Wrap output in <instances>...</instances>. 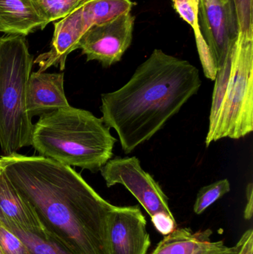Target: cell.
<instances>
[{
	"label": "cell",
	"instance_id": "8fae6325",
	"mask_svg": "<svg viewBox=\"0 0 253 254\" xmlns=\"http://www.w3.org/2000/svg\"><path fill=\"white\" fill-rule=\"evenodd\" d=\"M68 107L62 73L31 72L26 97L27 111L31 117Z\"/></svg>",
	"mask_w": 253,
	"mask_h": 254
},
{
	"label": "cell",
	"instance_id": "7a4b0ae2",
	"mask_svg": "<svg viewBox=\"0 0 253 254\" xmlns=\"http://www.w3.org/2000/svg\"><path fill=\"white\" fill-rule=\"evenodd\" d=\"M201 86L195 65L154 49L126 84L101 95L102 119L117 132L123 152L132 153L178 114Z\"/></svg>",
	"mask_w": 253,
	"mask_h": 254
},
{
	"label": "cell",
	"instance_id": "ffe728a7",
	"mask_svg": "<svg viewBox=\"0 0 253 254\" xmlns=\"http://www.w3.org/2000/svg\"><path fill=\"white\" fill-rule=\"evenodd\" d=\"M173 7L177 13L193 31L200 28L199 25V0H172Z\"/></svg>",
	"mask_w": 253,
	"mask_h": 254
},
{
	"label": "cell",
	"instance_id": "5bb4252c",
	"mask_svg": "<svg viewBox=\"0 0 253 254\" xmlns=\"http://www.w3.org/2000/svg\"><path fill=\"white\" fill-rule=\"evenodd\" d=\"M131 0H86L72 12L80 29L86 33L91 27L131 12Z\"/></svg>",
	"mask_w": 253,
	"mask_h": 254
},
{
	"label": "cell",
	"instance_id": "484cf974",
	"mask_svg": "<svg viewBox=\"0 0 253 254\" xmlns=\"http://www.w3.org/2000/svg\"><path fill=\"white\" fill-rule=\"evenodd\" d=\"M0 254H4V253H3L2 250H1V246H0Z\"/></svg>",
	"mask_w": 253,
	"mask_h": 254
},
{
	"label": "cell",
	"instance_id": "9a60e30c",
	"mask_svg": "<svg viewBox=\"0 0 253 254\" xmlns=\"http://www.w3.org/2000/svg\"><path fill=\"white\" fill-rule=\"evenodd\" d=\"M1 223L22 240L31 254H76L44 228L27 230L13 224Z\"/></svg>",
	"mask_w": 253,
	"mask_h": 254
},
{
	"label": "cell",
	"instance_id": "cb8c5ba5",
	"mask_svg": "<svg viewBox=\"0 0 253 254\" xmlns=\"http://www.w3.org/2000/svg\"><path fill=\"white\" fill-rule=\"evenodd\" d=\"M247 204L245 206L244 217L246 220H251L253 214V184H248L246 189Z\"/></svg>",
	"mask_w": 253,
	"mask_h": 254
},
{
	"label": "cell",
	"instance_id": "30bf717a",
	"mask_svg": "<svg viewBox=\"0 0 253 254\" xmlns=\"http://www.w3.org/2000/svg\"><path fill=\"white\" fill-rule=\"evenodd\" d=\"M211 229L194 232L191 228H175L165 236L150 254H237L239 243L228 247L223 240L212 241Z\"/></svg>",
	"mask_w": 253,
	"mask_h": 254
},
{
	"label": "cell",
	"instance_id": "3957f363",
	"mask_svg": "<svg viewBox=\"0 0 253 254\" xmlns=\"http://www.w3.org/2000/svg\"><path fill=\"white\" fill-rule=\"evenodd\" d=\"M116 142L102 118L71 106L42 115L31 136L41 156L92 173L111 159Z\"/></svg>",
	"mask_w": 253,
	"mask_h": 254
},
{
	"label": "cell",
	"instance_id": "9c48e42d",
	"mask_svg": "<svg viewBox=\"0 0 253 254\" xmlns=\"http://www.w3.org/2000/svg\"><path fill=\"white\" fill-rule=\"evenodd\" d=\"M147 224L138 206H116L108 219L109 254H147L151 245Z\"/></svg>",
	"mask_w": 253,
	"mask_h": 254
},
{
	"label": "cell",
	"instance_id": "8992f818",
	"mask_svg": "<svg viewBox=\"0 0 253 254\" xmlns=\"http://www.w3.org/2000/svg\"><path fill=\"white\" fill-rule=\"evenodd\" d=\"M100 171L108 188L116 185L124 186L150 217L157 213L174 216L169 198L154 178L142 168L137 157H116L107 161Z\"/></svg>",
	"mask_w": 253,
	"mask_h": 254
},
{
	"label": "cell",
	"instance_id": "d6986e66",
	"mask_svg": "<svg viewBox=\"0 0 253 254\" xmlns=\"http://www.w3.org/2000/svg\"><path fill=\"white\" fill-rule=\"evenodd\" d=\"M0 246L4 254H31L22 240L0 222Z\"/></svg>",
	"mask_w": 253,
	"mask_h": 254
},
{
	"label": "cell",
	"instance_id": "ba28073f",
	"mask_svg": "<svg viewBox=\"0 0 253 254\" xmlns=\"http://www.w3.org/2000/svg\"><path fill=\"white\" fill-rule=\"evenodd\" d=\"M199 19L201 31L218 69L239 34L234 0H199Z\"/></svg>",
	"mask_w": 253,
	"mask_h": 254
},
{
	"label": "cell",
	"instance_id": "d4e9b609",
	"mask_svg": "<svg viewBox=\"0 0 253 254\" xmlns=\"http://www.w3.org/2000/svg\"><path fill=\"white\" fill-rule=\"evenodd\" d=\"M2 158H1V157H0V173L2 171Z\"/></svg>",
	"mask_w": 253,
	"mask_h": 254
},
{
	"label": "cell",
	"instance_id": "e0dca14e",
	"mask_svg": "<svg viewBox=\"0 0 253 254\" xmlns=\"http://www.w3.org/2000/svg\"><path fill=\"white\" fill-rule=\"evenodd\" d=\"M231 188L228 179L216 181L207 186L203 187L199 190L194 204V212L201 215L211 205L230 192Z\"/></svg>",
	"mask_w": 253,
	"mask_h": 254
},
{
	"label": "cell",
	"instance_id": "52a82bcc",
	"mask_svg": "<svg viewBox=\"0 0 253 254\" xmlns=\"http://www.w3.org/2000/svg\"><path fill=\"white\" fill-rule=\"evenodd\" d=\"M135 19L129 12L93 25L82 37L78 49L87 61H98L104 67L117 64L132 44Z\"/></svg>",
	"mask_w": 253,
	"mask_h": 254
},
{
	"label": "cell",
	"instance_id": "7402d4cb",
	"mask_svg": "<svg viewBox=\"0 0 253 254\" xmlns=\"http://www.w3.org/2000/svg\"><path fill=\"white\" fill-rule=\"evenodd\" d=\"M152 222L157 231L166 236L176 228V221L174 216L165 213H157L151 217Z\"/></svg>",
	"mask_w": 253,
	"mask_h": 254
},
{
	"label": "cell",
	"instance_id": "603a6c76",
	"mask_svg": "<svg viewBox=\"0 0 253 254\" xmlns=\"http://www.w3.org/2000/svg\"><path fill=\"white\" fill-rule=\"evenodd\" d=\"M239 253L237 254H253V231L249 229L241 237L239 241Z\"/></svg>",
	"mask_w": 253,
	"mask_h": 254
},
{
	"label": "cell",
	"instance_id": "ac0fdd59",
	"mask_svg": "<svg viewBox=\"0 0 253 254\" xmlns=\"http://www.w3.org/2000/svg\"><path fill=\"white\" fill-rule=\"evenodd\" d=\"M194 34L203 74L205 77H207L209 80H215L218 68H217L213 55L202 34L201 28L194 30Z\"/></svg>",
	"mask_w": 253,
	"mask_h": 254
},
{
	"label": "cell",
	"instance_id": "7c38bea8",
	"mask_svg": "<svg viewBox=\"0 0 253 254\" xmlns=\"http://www.w3.org/2000/svg\"><path fill=\"white\" fill-rule=\"evenodd\" d=\"M0 222L27 230L43 229V225L29 203L0 173Z\"/></svg>",
	"mask_w": 253,
	"mask_h": 254
},
{
	"label": "cell",
	"instance_id": "5b68a950",
	"mask_svg": "<svg viewBox=\"0 0 253 254\" xmlns=\"http://www.w3.org/2000/svg\"><path fill=\"white\" fill-rule=\"evenodd\" d=\"M33 64L24 36L0 37V147L4 155L31 146L34 125L26 97Z\"/></svg>",
	"mask_w": 253,
	"mask_h": 254
},
{
	"label": "cell",
	"instance_id": "4fadbf2b",
	"mask_svg": "<svg viewBox=\"0 0 253 254\" xmlns=\"http://www.w3.org/2000/svg\"><path fill=\"white\" fill-rule=\"evenodd\" d=\"M46 25L31 0H0V31L12 35H28Z\"/></svg>",
	"mask_w": 253,
	"mask_h": 254
},
{
	"label": "cell",
	"instance_id": "2e32d148",
	"mask_svg": "<svg viewBox=\"0 0 253 254\" xmlns=\"http://www.w3.org/2000/svg\"><path fill=\"white\" fill-rule=\"evenodd\" d=\"M46 25L63 19L86 0H31Z\"/></svg>",
	"mask_w": 253,
	"mask_h": 254
},
{
	"label": "cell",
	"instance_id": "6da1fadb",
	"mask_svg": "<svg viewBox=\"0 0 253 254\" xmlns=\"http://www.w3.org/2000/svg\"><path fill=\"white\" fill-rule=\"evenodd\" d=\"M1 157L2 171L46 231L76 254H109L108 219L116 206L80 173L41 155Z\"/></svg>",
	"mask_w": 253,
	"mask_h": 254
},
{
	"label": "cell",
	"instance_id": "44dd1931",
	"mask_svg": "<svg viewBox=\"0 0 253 254\" xmlns=\"http://www.w3.org/2000/svg\"><path fill=\"white\" fill-rule=\"evenodd\" d=\"M239 32L253 31V0H234Z\"/></svg>",
	"mask_w": 253,
	"mask_h": 254
},
{
	"label": "cell",
	"instance_id": "277c9868",
	"mask_svg": "<svg viewBox=\"0 0 253 254\" xmlns=\"http://www.w3.org/2000/svg\"><path fill=\"white\" fill-rule=\"evenodd\" d=\"M253 131V31L239 32L217 71L212 96L206 147L230 137L240 139Z\"/></svg>",
	"mask_w": 253,
	"mask_h": 254
}]
</instances>
